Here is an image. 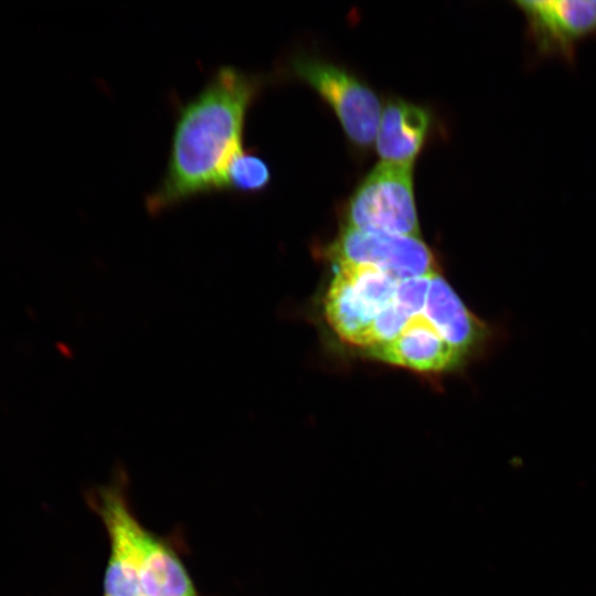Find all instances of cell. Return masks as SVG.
<instances>
[{
  "instance_id": "obj_9",
  "label": "cell",
  "mask_w": 596,
  "mask_h": 596,
  "mask_svg": "<svg viewBox=\"0 0 596 596\" xmlns=\"http://www.w3.org/2000/svg\"><path fill=\"white\" fill-rule=\"evenodd\" d=\"M430 126L425 107L411 102L390 99L380 118L376 150L383 161L413 163L421 151Z\"/></svg>"
},
{
  "instance_id": "obj_14",
  "label": "cell",
  "mask_w": 596,
  "mask_h": 596,
  "mask_svg": "<svg viewBox=\"0 0 596 596\" xmlns=\"http://www.w3.org/2000/svg\"><path fill=\"white\" fill-rule=\"evenodd\" d=\"M394 300L375 317L365 350L385 344L401 334L412 319Z\"/></svg>"
},
{
  "instance_id": "obj_3",
  "label": "cell",
  "mask_w": 596,
  "mask_h": 596,
  "mask_svg": "<svg viewBox=\"0 0 596 596\" xmlns=\"http://www.w3.org/2000/svg\"><path fill=\"white\" fill-rule=\"evenodd\" d=\"M343 220L344 227L419 237L413 163H377L349 198Z\"/></svg>"
},
{
  "instance_id": "obj_12",
  "label": "cell",
  "mask_w": 596,
  "mask_h": 596,
  "mask_svg": "<svg viewBox=\"0 0 596 596\" xmlns=\"http://www.w3.org/2000/svg\"><path fill=\"white\" fill-rule=\"evenodd\" d=\"M270 180L272 173L267 162L255 152L243 149L227 167L226 191L257 194L269 185Z\"/></svg>"
},
{
  "instance_id": "obj_1",
  "label": "cell",
  "mask_w": 596,
  "mask_h": 596,
  "mask_svg": "<svg viewBox=\"0 0 596 596\" xmlns=\"http://www.w3.org/2000/svg\"><path fill=\"white\" fill-rule=\"evenodd\" d=\"M260 87V77L224 65L179 108L166 172L146 196L150 214L226 190V170L244 149L247 113Z\"/></svg>"
},
{
  "instance_id": "obj_7",
  "label": "cell",
  "mask_w": 596,
  "mask_h": 596,
  "mask_svg": "<svg viewBox=\"0 0 596 596\" xmlns=\"http://www.w3.org/2000/svg\"><path fill=\"white\" fill-rule=\"evenodd\" d=\"M423 315L464 359L493 339L492 328L465 306L439 273L430 277Z\"/></svg>"
},
{
  "instance_id": "obj_4",
  "label": "cell",
  "mask_w": 596,
  "mask_h": 596,
  "mask_svg": "<svg viewBox=\"0 0 596 596\" xmlns=\"http://www.w3.org/2000/svg\"><path fill=\"white\" fill-rule=\"evenodd\" d=\"M292 73L309 84L331 106L348 138L370 147L377 132L381 105L376 94L353 74L324 60L297 55Z\"/></svg>"
},
{
  "instance_id": "obj_13",
  "label": "cell",
  "mask_w": 596,
  "mask_h": 596,
  "mask_svg": "<svg viewBox=\"0 0 596 596\" xmlns=\"http://www.w3.org/2000/svg\"><path fill=\"white\" fill-rule=\"evenodd\" d=\"M105 596H145L135 566L113 550L105 576Z\"/></svg>"
},
{
  "instance_id": "obj_10",
  "label": "cell",
  "mask_w": 596,
  "mask_h": 596,
  "mask_svg": "<svg viewBox=\"0 0 596 596\" xmlns=\"http://www.w3.org/2000/svg\"><path fill=\"white\" fill-rule=\"evenodd\" d=\"M324 315L342 341L362 349L368 348L372 324L377 313L338 270L326 295Z\"/></svg>"
},
{
  "instance_id": "obj_8",
  "label": "cell",
  "mask_w": 596,
  "mask_h": 596,
  "mask_svg": "<svg viewBox=\"0 0 596 596\" xmlns=\"http://www.w3.org/2000/svg\"><path fill=\"white\" fill-rule=\"evenodd\" d=\"M368 352L380 361L422 373L443 372L464 361L423 313L414 316L394 340Z\"/></svg>"
},
{
  "instance_id": "obj_2",
  "label": "cell",
  "mask_w": 596,
  "mask_h": 596,
  "mask_svg": "<svg viewBox=\"0 0 596 596\" xmlns=\"http://www.w3.org/2000/svg\"><path fill=\"white\" fill-rule=\"evenodd\" d=\"M97 510L108 530L111 550L135 566L145 596H196L178 557L137 522L118 492H100Z\"/></svg>"
},
{
  "instance_id": "obj_11",
  "label": "cell",
  "mask_w": 596,
  "mask_h": 596,
  "mask_svg": "<svg viewBox=\"0 0 596 596\" xmlns=\"http://www.w3.org/2000/svg\"><path fill=\"white\" fill-rule=\"evenodd\" d=\"M336 270L342 273L355 292L376 312L394 300L397 281L380 268L371 265L334 263Z\"/></svg>"
},
{
  "instance_id": "obj_6",
  "label": "cell",
  "mask_w": 596,
  "mask_h": 596,
  "mask_svg": "<svg viewBox=\"0 0 596 596\" xmlns=\"http://www.w3.org/2000/svg\"><path fill=\"white\" fill-rule=\"evenodd\" d=\"M329 256L334 263L375 266L397 283L438 274L434 254L414 236L343 227L330 245Z\"/></svg>"
},
{
  "instance_id": "obj_15",
  "label": "cell",
  "mask_w": 596,
  "mask_h": 596,
  "mask_svg": "<svg viewBox=\"0 0 596 596\" xmlns=\"http://www.w3.org/2000/svg\"><path fill=\"white\" fill-rule=\"evenodd\" d=\"M430 277H418L397 283L394 301L411 317L423 313Z\"/></svg>"
},
{
  "instance_id": "obj_5",
  "label": "cell",
  "mask_w": 596,
  "mask_h": 596,
  "mask_svg": "<svg viewBox=\"0 0 596 596\" xmlns=\"http://www.w3.org/2000/svg\"><path fill=\"white\" fill-rule=\"evenodd\" d=\"M514 4L538 57L574 64L578 44L596 36V0H518Z\"/></svg>"
}]
</instances>
